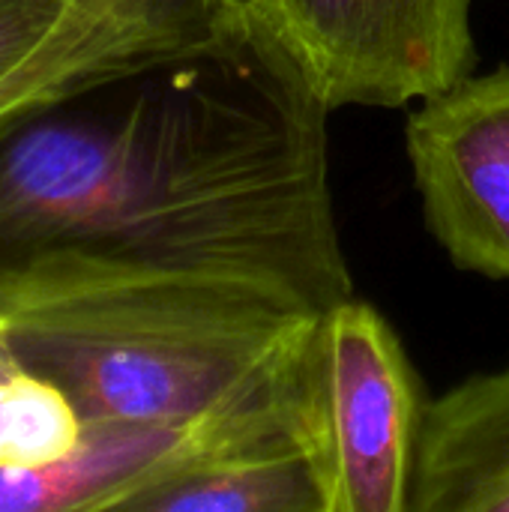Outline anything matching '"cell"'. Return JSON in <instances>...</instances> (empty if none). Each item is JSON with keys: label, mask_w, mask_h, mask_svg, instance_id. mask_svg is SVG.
I'll list each match as a JSON object with an SVG mask.
<instances>
[{"label": "cell", "mask_w": 509, "mask_h": 512, "mask_svg": "<svg viewBox=\"0 0 509 512\" xmlns=\"http://www.w3.org/2000/svg\"><path fill=\"white\" fill-rule=\"evenodd\" d=\"M243 45L240 0H132L0 84V135L99 84Z\"/></svg>", "instance_id": "obj_7"}, {"label": "cell", "mask_w": 509, "mask_h": 512, "mask_svg": "<svg viewBox=\"0 0 509 512\" xmlns=\"http://www.w3.org/2000/svg\"><path fill=\"white\" fill-rule=\"evenodd\" d=\"M321 512H411L423 402L387 318L351 297L312 345Z\"/></svg>", "instance_id": "obj_4"}, {"label": "cell", "mask_w": 509, "mask_h": 512, "mask_svg": "<svg viewBox=\"0 0 509 512\" xmlns=\"http://www.w3.org/2000/svg\"><path fill=\"white\" fill-rule=\"evenodd\" d=\"M327 117L252 42L45 105L0 135V279L111 261L354 297Z\"/></svg>", "instance_id": "obj_1"}, {"label": "cell", "mask_w": 509, "mask_h": 512, "mask_svg": "<svg viewBox=\"0 0 509 512\" xmlns=\"http://www.w3.org/2000/svg\"><path fill=\"white\" fill-rule=\"evenodd\" d=\"M321 315L258 282L111 261L0 279V336L87 423L192 426L312 405Z\"/></svg>", "instance_id": "obj_2"}, {"label": "cell", "mask_w": 509, "mask_h": 512, "mask_svg": "<svg viewBox=\"0 0 509 512\" xmlns=\"http://www.w3.org/2000/svg\"><path fill=\"white\" fill-rule=\"evenodd\" d=\"M276 447L318 450L312 405L192 426L87 423L78 447L63 459L0 468V512H105L189 465Z\"/></svg>", "instance_id": "obj_6"}, {"label": "cell", "mask_w": 509, "mask_h": 512, "mask_svg": "<svg viewBox=\"0 0 509 512\" xmlns=\"http://www.w3.org/2000/svg\"><path fill=\"white\" fill-rule=\"evenodd\" d=\"M321 501L318 450L276 447L189 465L105 512H321Z\"/></svg>", "instance_id": "obj_9"}, {"label": "cell", "mask_w": 509, "mask_h": 512, "mask_svg": "<svg viewBox=\"0 0 509 512\" xmlns=\"http://www.w3.org/2000/svg\"><path fill=\"white\" fill-rule=\"evenodd\" d=\"M132 0H0V84Z\"/></svg>", "instance_id": "obj_11"}, {"label": "cell", "mask_w": 509, "mask_h": 512, "mask_svg": "<svg viewBox=\"0 0 509 512\" xmlns=\"http://www.w3.org/2000/svg\"><path fill=\"white\" fill-rule=\"evenodd\" d=\"M405 135L432 237L459 270L509 282V66L423 99Z\"/></svg>", "instance_id": "obj_5"}, {"label": "cell", "mask_w": 509, "mask_h": 512, "mask_svg": "<svg viewBox=\"0 0 509 512\" xmlns=\"http://www.w3.org/2000/svg\"><path fill=\"white\" fill-rule=\"evenodd\" d=\"M474 0H240L249 42L324 111L399 108L474 72Z\"/></svg>", "instance_id": "obj_3"}, {"label": "cell", "mask_w": 509, "mask_h": 512, "mask_svg": "<svg viewBox=\"0 0 509 512\" xmlns=\"http://www.w3.org/2000/svg\"><path fill=\"white\" fill-rule=\"evenodd\" d=\"M411 512H509V366L423 405Z\"/></svg>", "instance_id": "obj_8"}, {"label": "cell", "mask_w": 509, "mask_h": 512, "mask_svg": "<svg viewBox=\"0 0 509 512\" xmlns=\"http://www.w3.org/2000/svg\"><path fill=\"white\" fill-rule=\"evenodd\" d=\"M87 420L48 378L18 369L0 378V468L42 465L72 453Z\"/></svg>", "instance_id": "obj_10"}, {"label": "cell", "mask_w": 509, "mask_h": 512, "mask_svg": "<svg viewBox=\"0 0 509 512\" xmlns=\"http://www.w3.org/2000/svg\"><path fill=\"white\" fill-rule=\"evenodd\" d=\"M18 369H21V366L15 363L12 351L6 348V342H3V336H0V378L9 375V372H18Z\"/></svg>", "instance_id": "obj_12"}]
</instances>
